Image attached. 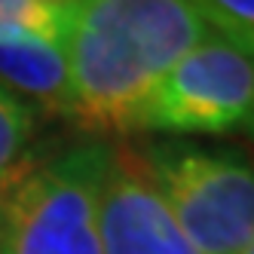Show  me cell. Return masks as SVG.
<instances>
[{
    "label": "cell",
    "mask_w": 254,
    "mask_h": 254,
    "mask_svg": "<svg viewBox=\"0 0 254 254\" xmlns=\"http://www.w3.org/2000/svg\"><path fill=\"white\" fill-rule=\"evenodd\" d=\"M208 34L196 0H77L67 120L92 135L141 129L150 92Z\"/></svg>",
    "instance_id": "cell-1"
},
{
    "label": "cell",
    "mask_w": 254,
    "mask_h": 254,
    "mask_svg": "<svg viewBox=\"0 0 254 254\" xmlns=\"http://www.w3.org/2000/svg\"><path fill=\"white\" fill-rule=\"evenodd\" d=\"M114 147L77 144L34 166L25 159L6 184L0 254H101L98 196Z\"/></svg>",
    "instance_id": "cell-2"
},
{
    "label": "cell",
    "mask_w": 254,
    "mask_h": 254,
    "mask_svg": "<svg viewBox=\"0 0 254 254\" xmlns=\"http://www.w3.org/2000/svg\"><path fill=\"white\" fill-rule=\"evenodd\" d=\"M196 254H242L254 239V159L162 141L138 150Z\"/></svg>",
    "instance_id": "cell-3"
},
{
    "label": "cell",
    "mask_w": 254,
    "mask_h": 254,
    "mask_svg": "<svg viewBox=\"0 0 254 254\" xmlns=\"http://www.w3.org/2000/svg\"><path fill=\"white\" fill-rule=\"evenodd\" d=\"M254 114V59L214 31L150 92L141 129L169 135H224Z\"/></svg>",
    "instance_id": "cell-4"
},
{
    "label": "cell",
    "mask_w": 254,
    "mask_h": 254,
    "mask_svg": "<svg viewBox=\"0 0 254 254\" xmlns=\"http://www.w3.org/2000/svg\"><path fill=\"white\" fill-rule=\"evenodd\" d=\"M101 254H196L135 147H114L98 196Z\"/></svg>",
    "instance_id": "cell-5"
},
{
    "label": "cell",
    "mask_w": 254,
    "mask_h": 254,
    "mask_svg": "<svg viewBox=\"0 0 254 254\" xmlns=\"http://www.w3.org/2000/svg\"><path fill=\"white\" fill-rule=\"evenodd\" d=\"M0 86L15 98H28L46 114L70 111V64L67 40L12 34L0 37Z\"/></svg>",
    "instance_id": "cell-6"
},
{
    "label": "cell",
    "mask_w": 254,
    "mask_h": 254,
    "mask_svg": "<svg viewBox=\"0 0 254 254\" xmlns=\"http://www.w3.org/2000/svg\"><path fill=\"white\" fill-rule=\"evenodd\" d=\"M77 0H0V37L37 34L67 40Z\"/></svg>",
    "instance_id": "cell-7"
},
{
    "label": "cell",
    "mask_w": 254,
    "mask_h": 254,
    "mask_svg": "<svg viewBox=\"0 0 254 254\" xmlns=\"http://www.w3.org/2000/svg\"><path fill=\"white\" fill-rule=\"evenodd\" d=\"M34 132V111L31 104L15 98L0 86V187L19 172L25 162V150Z\"/></svg>",
    "instance_id": "cell-8"
},
{
    "label": "cell",
    "mask_w": 254,
    "mask_h": 254,
    "mask_svg": "<svg viewBox=\"0 0 254 254\" xmlns=\"http://www.w3.org/2000/svg\"><path fill=\"white\" fill-rule=\"evenodd\" d=\"M211 28H254V0H196Z\"/></svg>",
    "instance_id": "cell-9"
},
{
    "label": "cell",
    "mask_w": 254,
    "mask_h": 254,
    "mask_svg": "<svg viewBox=\"0 0 254 254\" xmlns=\"http://www.w3.org/2000/svg\"><path fill=\"white\" fill-rule=\"evenodd\" d=\"M214 31H221L224 37H230L239 49H245L248 56L254 59V28H214Z\"/></svg>",
    "instance_id": "cell-10"
},
{
    "label": "cell",
    "mask_w": 254,
    "mask_h": 254,
    "mask_svg": "<svg viewBox=\"0 0 254 254\" xmlns=\"http://www.w3.org/2000/svg\"><path fill=\"white\" fill-rule=\"evenodd\" d=\"M9 184V181H6ZM6 184L0 187V233H3V199H6Z\"/></svg>",
    "instance_id": "cell-11"
},
{
    "label": "cell",
    "mask_w": 254,
    "mask_h": 254,
    "mask_svg": "<svg viewBox=\"0 0 254 254\" xmlns=\"http://www.w3.org/2000/svg\"><path fill=\"white\" fill-rule=\"evenodd\" d=\"M245 129H248V132H251V135H254V114H251V117H248V123H245Z\"/></svg>",
    "instance_id": "cell-12"
},
{
    "label": "cell",
    "mask_w": 254,
    "mask_h": 254,
    "mask_svg": "<svg viewBox=\"0 0 254 254\" xmlns=\"http://www.w3.org/2000/svg\"><path fill=\"white\" fill-rule=\"evenodd\" d=\"M242 254H254V239H251V242H248V248H245V251H242Z\"/></svg>",
    "instance_id": "cell-13"
}]
</instances>
